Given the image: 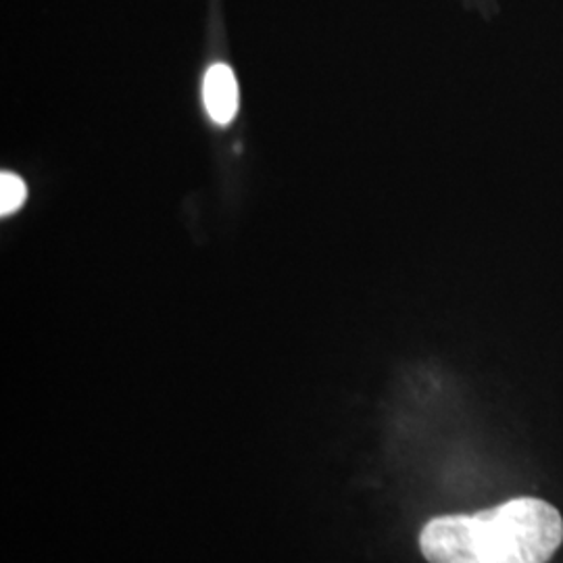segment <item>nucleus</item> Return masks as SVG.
Listing matches in <instances>:
<instances>
[{
	"instance_id": "3",
	"label": "nucleus",
	"mask_w": 563,
	"mask_h": 563,
	"mask_svg": "<svg viewBox=\"0 0 563 563\" xmlns=\"http://www.w3.org/2000/svg\"><path fill=\"white\" fill-rule=\"evenodd\" d=\"M27 199V188L25 181L20 176L2 172L0 174V213L11 216L20 209L21 205Z\"/></svg>"
},
{
	"instance_id": "2",
	"label": "nucleus",
	"mask_w": 563,
	"mask_h": 563,
	"mask_svg": "<svg viewBox=\"0 0 563 563\" xmlns=\"http://www.w3.org/2000/svg\"><path fill=\"white\" fill-rule=\"evenodd\" d=\"M202 99L209 118L218 125H228L239 113V84L225 63H216L207 69L202 81Z\"/></svg>"
},
{
	"instance_id": "1",
	"label": "nucleus",
	"mask_w": 563,
	"mask_h": 563,
	"mask_svg": "<svg viewBox=\"0 0 563 563\" xmlns=\"http://www.w3.org/2000/svg\"><path fill=\"white\" fill-rule=\"evenodd\" d=\"M562 541V514L532 497L474 516L434 518L420 534L430 563H547Z\"/></svg>"
}]
</instances>
